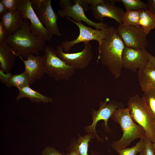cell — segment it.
I'll return each instance as SVG.
<instances>
[{
  "label": "cell",
  "instance_id": "cell-20",
  "mask_svg": "<svg viewBox=\"0 0 155 155\" xmlns=\"http://www.w3.org/2000/svg\"><path fill=\"white\" fill-rule=\"evenodd\" d=\"M140 24L147 36L150 30L155 28V14L148 8L142 10Z\"/></svg>",
  "mask_w": 155,
  "mask_h": 155
},
{
  "label": "cell",
  "instance_id": "cell-12",
  "mask_svg": "<svg viewBox=\"0 0 155 155\" xmlns=\"http://www.w3.org/2000/svg\"><path fill=\"white\" fill-rule=\"evenodd\" d=\"M149 53L145 49H135L125 46L122 56L123 67L132 71L147 67L149 61Z\"/></svg>",
  "mask_w": 155,
  "mask_h": 155
},
{
  "label": "cell",
  "instance_id": "cell-28",
  "mask_svg": "<svg viewBox=\"0 0 155 155\" xmlns=\"http://www.w3.org/2000/svg\"><path fill=\"white\" fill-rule=\"evenodd\" d=\"M9 10L18 9L19 0H1Z\"/></svg>",
  "mask_w": 155,
  "mask_h": 155
},
{
  "label": "cell",
  "instance_id": "cell-27",
  "mask_svg": "<svg viewBox=\"0 0 155 155\" xmlns=\"http://www.w3.org/2000/svg\"><path fill=\"white\" fill-rule=\"evenodd\" d=\"M144 151L145 155H154L152 142L146 135L145 137V147Z\"/></svg>",
  "mask_w": 155,
  "mask_h": 155
},
{
  "label": "cell",
  "instance_id": "cell-4",
  "mask_svg": "<svg viewBox=\"0 0 155 155\" xmlns=\"http://www.w3.org/2000/svg\"><path fill=\"white\" fill-rule=\"evenodd\" d=\"M44 54L42 56L45 74L56 81H67L72 77L76 69L61 60L57 55L56 50L52 47L45 46Z\"/></svg>",
  "mask_w": 155,
  "mask_h": 155
},
{
  "label": "cell",
  "instance_id": "cell-7",
  "mask_svg": "<svg viewBox=\"0 0 155 155\" xmlns=\"http://www.w3.org/2000/svg\"><path fill=\"white\" fill-rule=\"evenodd\" d=\"M67 19L75 24L79 28V34L75 40L71 41L63 42L61 46L65 52L68 53L71 48L78 43L90 42L94 40L97 41L100 45L102 40L106 38L111 32L113 26L102 30L93 29L90 27H88L82 22L78 23L69 18Z\"/></svg>",
  "mask_w": 155,
  "mask_h": 155
},
{
  "label": "cell",
  "instance_id": "cell-32",
  "mask_svg": "<svg viewBox=\"0 0 155 155\" xmlns=\"http://www.w3.org/2000/svg\"><path fill=\"white\" fill-rule=\"evenodd\" d=\"M146 4L147 8L155 14V0H147Z\"/></svg>",
  "mask_w": 155,
  "mask_h": 155
},
{
  "label": "cell",
  "instance_id": "cell-34",
  "mask_svg": "<svg viewBox=\"0 0 155 155\" xmlns=\"http://www.w3.org/2000/svg\"><path fill=\"white\" fill-rule=\"evenodd\" d=\"M44 0H31L30 2L34 11L39 8Z\"/></svg>",
  "mask_w": 155,
  "mask_h": 155
},
{
  "label": "cell",
  "instance_id": "cell-13",
  "mask_svg": "<svg viewBox=\"0 0 155 155\" xmlns=\"http://www.w3.org/2000/svg\"><path fill=\"white\" fill-rule=\"evenodd\" d=\"M109 101V98H106L104 102H100V108L98 110H92V123L91 125L86 128L87 132L92 133L93 135L99 141H101L102 140L98 135L96 133V127L97 122L100 120H104L105 127L108 128V119L111 117L114 111L118 108L122 107L121 104L115 101H110L107 103Z\"/></svg>",
  "mask_w": 155,
  "mask_h": 155
},
{
  "label": "cell",
  "instance_id": "cell-30",
  "mask_svg": "<svg viewBox=\"0 0 155 155\" xmlns=\"http://www.w3.org/2000/svg\"><path fill=\"white\" fill-rule=\"evenodd\" d=\"M42 155H65L61 153L55 148L51 147H46L42 151Z\"/></svg>",
  "mask_w": 155,
  "mask_h": 155
},
{
  "label": "cell",
  "instance_id": "cell-37",
  "mask_svg": "<svg viewBox=\"0 0 155 155\" xmlns=\"http://www.w3.org/2000/svg\"><path fill=\"white\" fill-rule=\"evenodd\" d=\"M67 155H80L76 152L73 150H71V151Z\"/></svg>",
  "mask_w": 155,
  "mask_h": 155
},
{
  "label": "cell",
  "instance_id": "cell-17",
  "mask_svg": "<svg viewBox=\"0 0 155 155\" xmlns=\"http://www.w3.org/2000/svg\"><path fill=\"white\" fill-rule=\"evenodd\" d=\"M18 56L5 43H0V69L5 73L10 72Z\"/></svg>",
  "mask_w": 155,
  "mask_h": 155
},
{
  "label": "cell",
  "instance_id": "cell-31",
  "mask_svg": "<svg viewBox=\"0 0 155 155\" xmlns=\"http://www.w3.org/2000/svg\"><path fill=\"white\" fill-rule=\"evenodd\" d=\"M8 37L5 27L2 23L0 21V43H5Z\"/></svg>",
  "mask_w": 155,
  "mask_h": 155
},
{
  "label": "cell",
  "instance_id": "cell-1",
  "mask_svg": "<svg viewBox=\"0 0 155 155\" xmlns=\"http://www.w3.org/2000/svg\"><path fill=\"white\" fill-rule=\"evenodd\" d=\"M125 46L116 28L113 26L110 34L99 46L97 62L100 61L116 79L121 74L122 54Z\"/></svg>",
  "mask_w": 155,
  "mask_h": 155
},
{
  "label": "cell",
  "instance_id": "cell-33",
  "mask_svg": "<svg viewBox=\"0 0 155 155\" xmlns=\"http://www.w3.org/2000/svg\"><path fill=\"white\" fill-rule=\"evenodd\" d=\"M79 4L82 7L85 11L90 9V6L89 0H78Z\"/></svg>",
  "mask_w": 155,
  "mask_h": 155
},
{
  "label": "cell",
  "instance_id": "cell-22",
  "mask_svg": "<svg viewBox=\"0 0 155 155\" xmlns=\"http://www.w3.org/2000/svg\"><path fill=\"white\" fill-rule=\"evenodd\" d=\"M30 85L28 74L24 70L20 73L12 75L7 87H15L18 89Z\"/></svg>",
  "mask_w": 155,
  "mask_h": 155
},
{
  "label": "cell",
  "instance_id": "cell-6",
  "mask_svg": "<svg viewBox=\"0 0 155 155\" xmlns=\"http://www.w3.org/2000/svg\"><path fill=\"white\" fill-rule=\"evenodd\" d=\"M58 3L60 9L58 10L57 13L60 17L71 18L78 23L83 21L88 25L94 27L97 30H102L109 27L107 24L103 22L96 23L88 19L78 0H60Z\"/></svg>",
  "mask_w": 155,
  "mask_h": 155
},
{
  "label": "cell",
  "instance_id": "cell-35",
  "mask_svg": "<svg viewBox=\"0 0 155 155\" xmlns=\"http://www.w3.org/2000/svg\"><path fill=\"white\" fill-rule=\"evenodd\" d=\"M8 10L5 5L0 0V17L5 14Z\"/></svg>",
  "mask_w": 155,
  "mask_h": 155
},
{
  "label": "cell",
  "instance_id": "cell-2",
  "mask_svg": "<svg viewBox=\"0 0 155 155\" xmlns=\"http://www.w3.org/2000/svg\"><path fill=\"white\" fill-rule=\"evenodd\" d=\"M45 41L42 38L32 32L29 20L24 19L20 29L8 37L5 43L18 56L26 59L30 54L38 55L40 52L44 51Z\"/></svg>",
  "mask_w": 155,
  "mask_h": 155
},
{
  "label": "cell",
  "instance_id": "cell-23",
  "mask_svg": "<svg viewBox=\"0 0 155 155\" xmlns=\"http://www.w3.org/2000/svg\"><path fill=\"white\" fill-rule=\"evenodd\" d=\"M142 10L126 11L124 13L122 18L123 24L124 26H140V21Z\"/></svg>",
  "mask_w": 155,
  "mask_h": 155
},
{
  "label": "cell",
  "instance_id": "cell-10",
  "mask_svg": "<svg viewBox=\"0 0 155 155\" xmlns=\"http://www.w3.org/2000/svg\"><path fill=\"white\" fill-rule=\"evenodd\" d=\"M116 29L125 47L140 49H145L147 46V36L141 26H124L122 23Z\"/></svg>",
  "mask_w": 155,
  "mask_h": 155
},
{
  "label": "cell",
  "instance_id": "cell-21",
  "mask_svg": "<svg viewBox=\"0 0 155 155\" xmlns=\"http://www.w3.org/2000/svg\"><path fill=\"white\" fill-rule=\"evenodd\" d=\"M92 133L84 136H80L72 147L71 150L75 151L80 155H88V144L93 137Z\"/></svg>",
  "mask_w": 155,
  "mask_h": 155
},
{
  "label": "cell",
  "instance_id": "cell-39",
  "mask_svg": "<svg viewBox=\"0 0 155 155\" xmlns=\"http://www.w3.org/2000/svg\"><path fill=\"white\" fill-rule=\"evenodd\" d=\"M139 155H145L144 150L140 153Z\"/></svg>",
  "mask_w": 155,
  "mask_h": 155
},
{
  "label": "cell",
  "instance_id": "cell-19",
  "mask_svg": "<svg viewBox=\"0 0 155 155\" xmlns=\"http://www.w3.org/2000/svg\"><path fill=\"white\" fill-rule=\"evenodd\" d=\"M18 89L19 94L16 99L17 101L23 98H26L29 99L33 103L42 102L46 103L53 101L51 98L32 89L30 87V85Z\"/></svg>",
  "mask_w": 155,
  "mask_h": 155
},
{
  "label": "cell",
  "instance_id": "cell-24",
  "mask_svg": "<svg viewBox=\"0 0 155 155\" xmlns=\"http://www.w3.org/2000/svg\"><path fill=\"white\" fill-rule=\"evenodd\" d=\"M142 98L155 121V88L149 89L144 92Z\"/></svg>",
  "mask_w": 155,
  "mask_h": 155
},
{
  "label": "cell",
  "instance_id": "cell-11",
  "mask_svg": "<svg viewBox=\"0 0 155 155\" xmlns=\"http://www.w3.org/2000/svg\"><path fill=\"white\" fill-rule=\"evenodd\" d=\"M18 9L24 19L29 20L30 30L34 34L41 37L45 41H49L52 38L40 20L32 6L30 0H19Z\"/></svg>",
  "mask_w": 155,
  "mask_h": 155
},
{
  "label": "cell",
  "instance_id": "cell-3",
  "mask_svg": "<svg viewBox=\"0 0 155 155\" xmlns=\"http://www.w3.org/2000/svg\"><path fill=\"white\" fill-rule=\"evenodd\" d=\"M110 118L120 125L123 132L121 138L112 144V147L116 151L125 148L135 139L146 136L142 127L135 123L131 118L128 107L115 109Z\"/></svg>",
  "mask_w": 155,
  "mask_h": 155
},
{
  "label": "cell",
  "instance_id": "cell-29",
  "mask_svg": "<svg viewBox=\"0 0 155 155\" xmlns=\"http://www.w3.org/2000/svg\"><path fill=\"white\" fill-rule=\"evenodd\" d=\"M12 75L10 72L5 73L2 69H0V82L7 86L9 80Z\"/></svg>",
  "mask_w": 155,
  "mask_h": 155
},
{
  "label": "cell",
  "instance_id": "cell-16",
  "mask_svg": "<svg viewBox=\"0 0 155 155\" xmlns=\"http://www.w3.org/2000/svg\"><path fill=\"white\" fill-rule=\"evenodd\" d=\"M24 19L18 9L9 10L0 17L8 36L18 31L23 25Z\"/></svg>",
  "mask_w": 155,
  "mask_h": 155
},
{
  "label": "cell",
  "instance_id": "cell-14",
  "mask_svg": "<svg viewBox=\"0 0 155 155\" xmlns=\"http://www.w3.org/2000/svg\"><path fill=\"white\" fill-rule=\"evenodd\" d=\"M51 0H44L40 7L34 11L40 20L52 36L61 35L57 21L58 15L53 10Z\"/></svg>",
  "mask_w": 155,
  "mask_h": 155
},
{
  "label": "cell",
  "instance_id": "cell-15",
  "mask_svg": "<svg viewBox=\"0 0 155 155\" xmlns=\"http://www.w3.org/2000/svg\"><path fill=\"white\" fill-rule=\"evenodd\" d=\"M18 57L24 63V70L28 74L30 85L40 79L45 74L42 65V56L30 54L26 60L21 56Z\"/></svg>",
  "mask_w": 155,
  "mask_h": 155
},
{
  "label": "cell",
  "instance_id": "cell-26",
  "mask_svg": "<svg viewBox=\"0 0 155 155\" xmlns=\"http://www.w3.org/2000/svg\"><path fill=\"white\" fill-rule=\"evenodd\" d=\"M145 137L140 139V140L135 145L131 148H125L116 151L119 155H136L144 150Z\"/></svg>",
  "mask_w": 155,
  "mask_h": 155
},
{
  "label": "cell",
  "instance_id": "cell-18",
  "mask_svg": "<svg viewBox=\"0 0 155 155\" xmlns=\"http://www.w3.org/2000/svg\"><path fill=\"white\" fill-rule=\"evenodd\" d=\"M138 80L143 92L155 88V67L147 66L138 71Z\"/></svg>",
  "mask_w": 155,
  "mask_h": 155
},
{
  "label": "cell",
  "instance_id": "cell-8",
  "mask_svg": "<svg viewBox=\"0 0 155 155\" xmlns=\"http://www.w3.org/2000/svg\"><path fill=\"white\" fill-rule=\"evenodd\" d=\"M91 10L94 18L103 22L104 18H109L117 22L122 23V18L125 12L122 8L116 6L113 0H89Z\"/></svg>",
  "mask_w": 155,
  "mask_h": 155
},
{
  "label": "cell",
  "instance_id": "cell-36",
  "mask_svg": "<svg viewBox=\"0 0 155 155\" xmlns=\"http://www.w3.org/2000/svg\"><path fill=\"white\" fill-rule=\"evenodd\" d=\"M149 57V61L147 66L155 67V57L150 53Z\"/></svg>",
  "mask_w": 155,
  "mask_h": 155
},
{
  "label": "cell",
  "instance_id": "cell-9",
  "mask_svg": "<svg viewBox=\"0 0 155 155\" xmlns=\"http://www.w3.org/2000/svg\"><path fill=\"white\" fill-rule=\"evenodd\" d=\"M83 50L81 51L73 53L63 51L60 45L56 47L57 56L68 65L76 69H82L86 67L91 61L93 56L92 46L90 42H84Z\"/></svg>",
  "mask_w": 155,
  "mask_h": 155
},
{
  "label": "cell",
  "instance_id": "cell-38",
  "mask_svg": "<svg viewBox=\"0 0 155 155\" xmlns=\"http://www.w3.org/2000/svg\"><path fill=\"white\" fill-rule=\"evenodd\" d=\"M152 146L154 155H155V141L152 143Z\"/></svg>",
  "mask_w": 155,
  "mask_h": 155
},
{
  "label": "cell",
  "instance_id": "cell-5",
  "mask_svg": "<svg viewBox=\"0 0 155 155\" xmlns=\"http://www.w3.org/2000/svg\"><path fill=\"white\" fill-rule=\"evenodd\" d=\"M130 115L142 127L146 135L152 142L155 141V121L149 112L142 97L136 94L129 98L127 102Z\"/></svg>",
  "mask_w": 155,
  "mask_h": 155
},
{
  "label": "cell",
  "instance_id": "cell-25",
  "mask_svg": "<svg viewBox=\"0 0 155 155\" xmlns=\"http://www.w3.org/2000/svg\"><path fill=\"white\" fill-rule=\"evenodd\" d=\"M115 3L120 2L124 5L126 11H136L147 9L146 3L140 0H113Z\"/></svg>",
  "mask_w": 155,
  "mask_h": 155
}]
</instances>
